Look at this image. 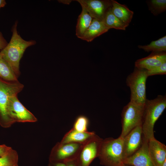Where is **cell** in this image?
Listing matches in <instances>:
<instances>
[{
  "mask_svg": "<svg viewBox=\"0 0 166 166\" xmlns=\"http://www.w3.org/2000/svg\"><path fill=\"white\" fill-rule=\"evenodd\" d=\"M18 23L17 21H15L12 28L10 40L0 53L18 78L20 74V61L25 51L28 47L35 45L36 42L34 40L26 41L23 39L17 31Z\"/></svg>",
  "mask_w": 166,
  "mask_h": 166,
  "instance_id": "cell-1",
  "label": "cell"
},
{
  "mask_svg": "<svg viewBox=\"0 0 166 166\" xmlns=\"http://www.w3.org/2000/svg\"><path fill=\"white\" fill-rule=\"evenodd\" d=\"M166 107V95H159L152 100L146 99L144 106L142 128L143 136L148 141L155 138V124Z\"/></svg>",
  "mask_w": 166,
  "mask_h": 166,
  "instance_id": "cell-2",
  "label": "cell"
},
{
  "mask_svg": "<svg viewBox=\"0 0 166 166\" xmlns=\"http://www.w3.org/2000/svg\"><path fill=\"white\" fill-rule=\"evenodd\" d=\"M123 138L120 136L103 139L98 157L105 166H122L123 164Z\"/></svg>",
  "mask_w": 166,
  "mask_h": 166,
  "instance_id": "cell-3",
  "label": "cell"
},
{
  "mask_svg": "<svg viewBox=\"0 0 166 166\" xmlns=\"http://www.w3.org/2000/svg\"><path fill=\"white\" fill-rule=\"evenodd\" d=\"M23 88L18 81H7L0 78V124L2 127H9L13 124L8 113L9 99L10 97L17 95Z\"/></svg>",
  "mask_w": 166,
  "mask_h": 166,
  "instance_id": "cell-4",
  "label": "cell"
},
{
  "mask_svg": "<svg viewBox=\"0 0 166 166\" xmlns=\"http://www.w3.org/2000/svg\"><path fill=\"white\" fill-rule=\"evenodd\" d=\"M148 77L146 70L136 67L128 76L126 83L130 90V101L144 106L147 99L146 84Z\"/></svg>",
  "mask_w": 166,
  "mask_h": 166,
  "instance_id": "cell-5",
  "label": "cell"
},
{
  "mask_svg": "<svg viewBox=\"0 0 166 166\" xmlns=\"http://www.w3.org/2000/svg\"><path fill=\"white\" fill-rule=\"evenodd\" d=\"M144 106L130 101L121 113L122 131L119 136L123 138L136 127L142 125Z\"/></svg>",
  "mask_w": 166,
  "mask_h": 166,
  "instance_id": "cell-6",
  "label": "cell"
},
{
  "mask_svg": "<svg viewBox=\"0 0 166 166\" xmlns=\"http://www.w3.org/2000/svg\"><path fill=\"white\" fill-rule=\"evenodd\" d=\"M83 144L57 142L51 151L49 156L50 162L65 163L75 160Z\"/></svg>",
  "mask_w": 166,
  "mask_h": 166,
  "instance_id": "cell-7",
  "label": "cell"
},
{
  "mask_svg": "<svg viewBox=\"0 0 166 166\" xmlns=\"http://www.w3.org/2000/svg\"><path fill=\"white\" fill-rule=\"evenodd\" d=\"M103 139L96 134L83 144L76 159L77 166H89L98 157Z\"/></svg>",
  "mask_w": 166,
  "mask_h": 166,
  "instance_id": "cell-8",
  "label": "cell"
},
{
  "mask_svg": "<svg viewBox=\"0 0 166 166\" xmlns=\"http://www.w3.org/2000/svg\"><path fill=\"white\" fill-rule=\"evenodd\" d=\"M8 114L13 123L18 122H34L37 121L35 117L22 104L17 95L9 98L7 106Z\"/></svg>",
  "mask_w": 166,
  "mask_h": 166,
  "instance_id": "cell-9",
  "label": "cell"
},
{
  "mask_svg": "<svg viewBox=\"0 0 166 166\" xmlns=\"http://www.w3.org/2000/svg\"><path fill=\"white\" fill-rule=\"evenodd\" d=\"M94 19L102 21L111 8L112 0H76Z\"/></svg>",
  "mask_w": 166,
  "mask_h": 166,
  "instance_id": "cell-10",
  "label": "cell"
},
{
  "mask_svg": "<svg viewBox=\"0 0 166 166\" xmlns=\"http://www.w3.org/2000/svg\"><path fill=\"white\" fill-rule=\"evenodd\" d=\"M143 137L142 125H140L132 129L123 138L124 159L133 155L140 148Z\"/></svg>",
  "mask_w": 166,
  "mask_h": 166,
  "instance_id": "cell-11",
  "label": "cell"
},
{
  "mask_svg": "<svg viewBox=\"0 0 166 166\" xmlns=\"http://www.w3.org/2000/svg\"><path fill=\"white\" fill-rule=\"evenodd\" d=\"M123 163L132 166H155L149 154L148 141L144 136L140 148L133 155L124 159Z\"/></svg>",
  "mask_w": 166,
  "mask_h": 166,
  "instance_id": "cell-12",
  "label": "cell"
},
{
  "mask_svg": "<svg viewBox=\"0 0 166 166\" xmlns=\"http://www.w3.org/2000/svg\"><path fill=\"white\" fill-rule=\"evenodd\" d=\"M166 62V52H152L148 56L137 60L135 67L148 70Z\"/></svg>",
  "mask_w": 166,
  "mask_h": 166,
  "instance_id": "cell-13",
  "label": "cell"
},
{
  "mask_svg": "<svg viewBox=\"0 0 166 166\" xmlns=\"http://www.w3.org/2000/svg\"><path fill=\"white\" fill-rule=\"evenodd\" d=\"M148 152L155 166H161L166 160V146L155 138L148 141Z\"/></svg>",
  "mask_w": 166,
  "mask_h": 166,
  "instance_id": "cell-14",
  "label": "cell"
},
{
  "mask_svg": "<svg viewBox=\"0 0 166 166\" xmlns=\"http://www.w3.org/2000/svg\"><path fill=\"white\" fill-rule=\"evenodd\" d=\"M109 30L102 21L93 18L91 24L81 39L91 42Z\"/></svg>",
  "mask_w": 166,
  "mask_h": 166,
  "instance_id": "cell-15",
  "label": "cell"
},
{
  "mask_svg": "<svg viewBox=\"0 0 166 166\" xmlns=\"http://www.w3.org/2000/svg\"><path fill=\"white\" fill-rule=\"evenodd\" d=\"M96 134L94 132H79L72 128L65 135L60 142L84 144Z\"/></svg>",
  "mask_w": 166,
  "mask_h": 166,
  "instance_id": "cell-16",
  "label": "cell"
},
{
  "mask_svg": "<svg viewBox=\"0 0 166 166\" xmlns=\"http://www.w3.org/2000/svg\"><path fill=\"white\" fill-rule=\"evenodd\" d=\"M112 12L119 20L128 26L133 17L134 12L125 5L112 0Z\"/></svg>",
  "mask_w": 166,
  "mask_h": 166,
  "instance_id": "cell-17",
  "label": "cell"
},
{
  "mask_svg": "<svg viewBox=\"0 0 166 166\" xmlns=\"http://www.w3.org/2000/svg\"><path fill=\"white\" fill-rule=\"evenodd\" d=\"M93 18L83 7L79 15L76 28V35L81 39L91 24Z\"/></svg>",
  "mask_w": 166,
  "mask_h": 166,
  "instance_id": "cell-18",
  "label": "cell"
},
{
  "mask_svg": "<svg viewBox=\"0 0 166 166\" xmlns=\"http://www.w3.org/2000/svg\"><path fill=\"white\" fill-rule=\"evenodd\" d=\"M0 78L7 81H18V78L0 53Z\"/></svg>",
  "mask_w": 166,
  "mask_h": 166,
  "instance_id": "cell-19",
  "label": "cell"
},
{
  "mask_svg": "<svg viewBox=\"0 0 166 166\" xmlns=\"http://www.w3.org/2000/svg\"><path fill=\"white\" fill-rule=\"evenodd\" d=\"M102 21L109 29L113 28L125 30L128 26L113 14L111 8L107 12Z\"/></svg>",
  "mask_w": 166,
  "mask_h": 166,
  "instance_id": "cell-20",
  "label": "cell"
},
{
  "mask_svg": "<svg viewBox=\"0 0 166 166\" xmlns=\"http://www.w3.org/2000/svg\"><path fill=\"white\" fill-rule=\"evenodd\" d=\"M138 47L148 52H166V36H164L157 40L152 41L149 44L138 45Z\"/></svg>",
  "mask_w": 166,
  "mask_h": 166,
  "instance_id": "cell-21",
  "label": "cell"
},
{
  "mask_svg": "<svg viewBox=\"0 0 166 166\" xmlns=\"http://www.w3.org/2000/svg\"><path fill=\"white\" fill-rule=\"evenodd\" d=\"M148 9L154 16H157L166 10V0H150L146 2Z\"/></svg>",
  "mask_w": 166,
  "mask_h": 166,
  "instance_id": "cell-22",
  "label": "cell"
},
{
  "mask_svg": "<svg viewBox=\"0 0 166 166\" xmlns=\"http://www.w3.org/2000/svg\"><path fill=\"white\" fill-rule=\"evenodd\" d=\"M18 155L17 152L12 148L0 158V166H12L18 164Z\"/></svg>",
  "mask_w": 166,
  "mask_h": 166,
  "instance_id": "cell-23",
  "label": "cell"
},
{
  "mask_svg": "<svg viewBox=\"0 0 166 166\" xmlns=\"http://www.w3.org/2000/svg\"><path fill=\"white\" fill-rule=\"evenodd\" d=\"M89 123V120L86 117L80 115L76 119L72 128L79 132H87Z\"/></svg>",
  "mask_w": 166,
  "mask_h": 166,
  "instance_id": "cell-24",
  "label": "cell"
},
{
  "mask_svg": "<svg viewBox=\"0 0 166 166\" xmlns=\"http://www.w3.org/2000/svg\"><path fill=\"white\" fill-rule=\"evenodd\" d=\"M146 71L148 77L156 75L166 74V62L160 66Z\"/></svg>",
  "mask_w": 166,
  "mask_h": 166,
  "instance_id": "cell-25",
  "label": "cell"
},
{
  "mask_svg": "<svg viewBox=\"0 0 166 166\" xmlns=\"http://www.w3.org/2000/svg\"><path fill=\"white\" fill-rule=\"evenodd\" d=\"M12 148L5 144L0 145V158L7 154Z\"/></svg>",
  "mask_w": 166,
  "mask_h": 166,
  "instance_id": "cell-26",
  "label": "cell"
},
{
  "mask_svg": "<svg viewBox=\"0 0 166 166\" xmlns=\"http://www.w3.org/2000/svg\"><path fill=\"white\" fill-rule=\"evenodd\" d=\"M8 42L4 38L1 32H0V50L4 49L8 44Z\"/></svg>",
  "mask_w": 166,
  "mask_h": 166,
  "instance_id": "cell-27",
  "label": "cell"
},
{
  "mask_svg": "<svg viewBox=\"0 0 166 166\" xmlns=\"http://www.w3.org/2000/svg\"><path fill=\"white\" fill-rule=\"evenodd\" d=\"M50 166H67L65 163L60 162H50Z\"/></svg>",
  "mask_w": 166,
  "mask_h": 166,
  "instance_id": "cell-28",
  "label": "cell"
},
{
  "mask_svg": "<svg viewBox=\"0 0 166 166\" xmlns=\"http://www.w3.org/2000/svg\"><path fill=\"white\" fill-rule=\"evenodd\" d=\"M65 163L67 166H77L75 160L67 161Z\"/></svg>",
  "mask_w": 166,
  "mask_h": 166,
  "instance_id": "cell-29",
  "label": "cell"
},
{
  "mask_svg": "<svg viewBox=\"0 0 166 166\" xmlns=\"http://www.w3.org/2000/svg\"><path fill=\"white\" fill-rule=\"evenodd\" d=\"M73 0H58V1L64 4L69 5V4Z\"/></svg>",
  "mask_w": 166,
  "mask_h": 166,
  "instance_id": "cell-30",
  "label": "cell"
},
{
  "mask_svg": "<svg viewBox=\"0 0 166 166\" xmlns=\"http://www.w3.org/2000/svg\"><path fill=\"white\" fill-rule=\"evenodd\" d=\"M6 2L5 0H0V8L4 7L6 4Z\"/></svg>",
  "mask_w": 166,
  "mask_h": 166,
  "instance_id": "cell-31",
  "label": "cell"
},
{
  "mask_svg": "<svg viewBox=\"0 0 166 166\" xmlns=\"http://www.w3.org/2000/svg\"><path fill=\"white\" fill-rule=\"evenodd\" d=\"M161 166H166V160L163 162Z\"/></svg>",
  "mask_w": 166,
  "mask_h": 166,
  "instance_id": "cell-32",
  "label": "cell"
},
{
  "mask_svg": "<svg viewBox=\"0 0 166 166\" xmlns=\"http://www.w3.org/2000/svg\"><path fill=\"white\" fill-rule=\"evenodd\" d=\"M122 166H132L123 164Z\"/></svg>",
  "mask_w": 166,
  "mask_h": 166,
  "instance_id": "cell-33",
  "label": "cell"
},
{
  "mask_svg": "<svg viewBox=\"0 0 166 166\" xmlns=\"http://www.w3.org/2000/svg\"><path fill=\"white\" fill-rule=\"evenodd\" d=\"M12 166H18V164H16Z\"/></svg>",
  "mask_w": 166,
  "mask_h": 166,
  "instance_id": "cell-34",
  "label": "cell"
}]
</instances>
